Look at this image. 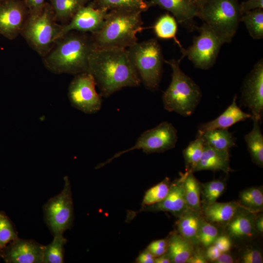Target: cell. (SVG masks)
<instances>
[{
  "label": "cell",
  "mask_w": 263,
  "mask_h": 263,
  "mask_svg": "<svg viewBox=\"0 0 263 263\" xmlns=\"http://www.w3.org/2000/svg\"><path fill=\"white\" fill-rule=\"evenodd\" d=\"M88 72L94 77L100 95L105 97L124 87H137L141 83L127 49H95L90 57Z\"/></svg>",
  "instance_id": "6da1fadb"
},
{
  "label": "cell",
  "mask_w": 263,
  "mask_h": 263,
  "mask_svg": "<svg viewBox=\"0 0 263 263\" xmlns=\"http://www.w3.org/2000/svg\"><path fill=\"white\" fill-rule=\"evenodd\" d=\"M96 49L91 34L70 32L57 39L43 57L44 65L56 74L88 72L90 56Z\"/></svg>",
  "instance_id": "7a4b0ae2"
},
{
  "label": "cell",
  "mask_w": 263,
  "mask_h": 263,
  "mask_svg": "<svg viewBox=\"0 0 263 263\" xmlns=\"http://www.w3.org/2000/svg\"><path fill=\"white\" fill-rule=\"evenodd\" d=\"M143 12L134 8L109 10L101 28L91 34L95 48L127 49L137 42L136 34L145 29L141 18Z\"/></svg>",
  "instance_id": "3957f363"
},
{
  "label": "cell",
  "mask_w": 263,
  "mask_h": 263,
  "mask_svg": "<svg viewBox=\"0 0 263 263\" xmlns=\"http://www.w3.org/2000/svg\"><path fill=\"white\" fill-rule=\"evenodd\" d=\"M182 58L165 60L172 69L171 82L162 99L165 109L184 116L191 115L199 104L202 93L198 85L181 69Z\"/></svg>",
  "instance_id": "277c9868"
},
{
  "label": "cell",
  "mask_w": 263,
  "mask_h": 263,
  "mask_svg": "<svg viewBox=\"0 0 263 263\" xmlns=\"http://www.w3.org/2000/svg\"><path fill=\"white\" fill-rule=\"evenodd\" d=\"M243 15L238 0H207L199 10V18L224 44L232 41Z\"/></svg>",
  "instance_id": "5b68a950"
},
{
  "label": "cell",
  "mask_w": 263,
  "mask_h": 263,
  "mask_svg": "<svg viewBox=\"0 0 263 263\" xmlns=\"http://www.w3.org/2000/svg\"><path fill=\"white\" fill-rule=\"evenodd\" d=\"M56 22L50 4L46 2L39 10L29 13L20 34L43 57L53 46L60 31L61 25Z\"/></svg>",
  "instance_id": "8992f818"
},
{
  "label": "cell",
  "mask_w": 263,
  "mask_h": 263,
  "mask_svg": "<svg viewBox=\"0 0 263 263\" xmlns=\"http://www.w3.org/2000/svg\"><path fill=\"white\" fill-rule=\"evenodd\" d=\"M141 82L151 91L159 88L165 60L156 38L136 42L127 49Z\"/></svg>",
  "instance_id": "52a82bcc"
},
{
  "label": "cell",
  "mask_w": 263,
  "mask_h": 263,
  "mask_svg": "<svg viewBox=\"0 0 263 263\" xmlns=\"http://www.w3.org/2000/svg\"><path fill=\"white\" fill-rule=\"evenodd\" d=\"M61 191L50 198L43 207L44 220L53 235L63 234L72 226L74 206L71 184L67 176L64 178Z\"/></svg>",
  "instance_id": "ba28073f"
},
{
  "label": "cell",
  "mask_w": 263,
  "mask_h": 263,
  "mask_svg": "<svg viewBox=\"0 0 263 263\" xmlns=\"http://www.w3.org/2000/svg\"><path fill=\"white\" fill-rule=\"evenodd\" d=\"M177 139V131L172 124L163 122L143 132L133 146L115 153L105 162L98 164L96 169L101 168L123 154L134 150H142L147 154L164 152L174 148Z\"/></svg>",
  "instance_id": "9c48e42d"
},
{
  "label": "cell",
  "mask_w": 263,
  "mask_h": 263,
  "mask_svg": "<svg viewBox=\"0 0 263 263\" xmlns=\"http://www.w3.org/2000/svg\"><path fill=\"white\" fill-rule=\"evenodd\" d=\"M196 30L199 35L194 37L191 45L181 50V58L187 56L195 68L207 70L215 63L223 44L207 24L204 23L201 26H197Z\"/></svg>",
  "instance_id": "30bf717a"
},
{
  "label": "cell",
  "mask_w": 263,
  "mask_h": 263,
  "mask_svg": "<svg viewBox=\"0 0 263 263\" xmlns=\"http://www.w3.org/2000/svg\"><path fill=\"white\" fill-rule=\"evenodd\" d=\"M96 83L88 72L77 74L70 82L68 96L72 106L88 114L98 112L102 106V96L95 90Z\"/></svg>",
  "instance_id": "8fae6325"
},
{
  "label": "cell",
  "mask_w": 263,
  "mask_h": 263,
  "mask_svg": "<svg viewBox=\"0 0 263 263\" xmlns=\"http://www.w3.org/2000/svg\"><path fill=\"white\" fill-rule=\"evenodd\" d=\"M108 12L91 2L80 9L67 23L61 25L56 41L71 31L91 34L98 31L102 27Z\"/></svg>",
  "instance_id": "7c38bea8"
},
{
  "label": "cell",
  "mask_w": 263,
  "mask_h": 263,
  "mask_svg": "<svg viewBox=\"0 0 263 263\" xmlns=\"http://www.w3.org/2000/svg\"><path fill=\"white\" fill-rule=\"evenodd\" d=\"M242 102L261 122L263 111V60L260 59L246 77L242 87Z\"/></svg>",
  "instance_id": "4fadbf2b"
},
{
  "label": "cell",
  "mask_w": 263,
  "mask_h": 263,
  "mask_svg": "<svg viewBox=\"0 0 263 263\" xmlns=\"http://www.w3.org/2000/svg\"><path fill=\"white\" fill-rule=\"evenodd\" d=\"M28 15L24 0H7L0 3V34L9 39L17 38Z\"/></svg>",
  "instance_id": "5bb4252c"
},
{
  "label": "cell",
  "mask_w": 263,
  "mask_h": 263,
  "mask_svg": "<svg viewBox=\"0 0 263 263\" xmlns=\"http://www.w3.org/2000/svg\"><path fill=\"white\" fill-rule=\"evenodd\" d=\"M44 247L33 240L18 237L7 246L1 257L7 263H43Z\"/></svg>",
  "instance_id": "9a60e30c"
},
{
  "label": "cell",
  "mask_w": 263,
  "mask_h": 263,
  "mask_svg": "<svg viewBox=\"0 0 263 263\" xmlns=\"http://www.w3.org/2000/svg\"><path fill=\"white\" fill-rule=\"evenodd\" d=\"M188 208L184 188V175L181 173L179 178L171 183L169 193L162 201L146 206L138 212L145 211L167 212L178 218Z\"/></svg>",
  "instance_id": "2e32d148"
},
{
  "label": "cell",
  "mask_w": 263,
  "mask_h": 263,
  "mask_svg": "<svg viewBox=\"0 0 263 263\" xmlns=\"http://www.w3.org/2000/svg\"><path fill=\"white\" fill-rule=\"evenodd\" d=\"M148 2L150 7L158 6L170 12L188 31L196 30L194 19L199 17V11L190 0H150Z\"/></svg>",
  "instance_id": "e0dca14e"
},
{
  "label": "cell",
  "mask_w": 263,
  "mask_h": 263,
  "mask_svg": "<svg viewBox=\"0 0 263 263\" xmlns=\"http://www.w3.org/2000/svg\"><path fill=\"white\" fill-rule=\"evenodd\" d=\"M257 213L241 207L225 226L226 235L237 241L253 238L258 233L254 227Z\"/></svg>",
  "instance_id": "ac0fdd59"
},
{
  "label": "cell",
  "mask_w": 263,
  "mask_h": 263,
  "mask_svg": "<svg viewBox=\"0 0 263 263\" xmlns=\"http://www.w3.org/2000/svg\"><path fill=\"white\" fill-rule=\"evenodd\" d=\"M236 99L237 96L235 95L230 105L216 118L199 125L196 137L208 130L228 129L237 122L251 118V114L243 112L238 107L236 103Z\"/></svg>",
  "instance_id": "d6986e66"
},
{
  "label": "cell",
  "mask_w": 263,
  "mask_h": 263,
  "mask_svg": "<svg viewBox=\"0 0 263 263\" xmlns=\"http://www.w3.org/2000/svg\"><path fill=\"white\" fill-rule=\"evenodd\" d=\"M230 154L228 151H223L205 145L201 158L193 170L222 171L228 174L233 171L230 167Z\"/></svg>",
  "instance_id": "ffe728a7"
},
{
  "label": "cell",
  "mask_w": 263,
  "mask_h": 263,
  "mask_svg": "<svg viewBox=\"0 0 263 263\" xmlns=\"http://www.w3.org/2000/svg\"><path fill=\"white\" fill-rule=\"evenodd\" d=\"M241 207L238 202H217L202 206V214L207 221L225 226Z\"/></svg>",
  "instance_id": "44dd1931"
},
{
  "label": "cell",
  "mask_w": 263,
  "mask_h": 263,
  "mask_svg": "<svg viewBox=\"0 0 263 263\" xmlns=\"http://www.w3.org/2000/svg\"><path fill=\"white\" fill-rule=\"evenodd\" d=\"M178 218L177 232L193 245H198V234L203 219L202 213L188 208Z\"/></svg>",
  "instance_id": "7402d4cb"
},
{
  "label": "cell",
  "mask_w": 263,
  "mask_h": 263,
  "mask_svg": "<svg viewBox=\"0 0 263 263\" xmlns=\"http://www.w3.org/2000/svg\"><path fill=\"white\" fill-rule=\"evenodd\" d=\"M166 253L172 263H186L192 255L195 246L177 231L172 232L167 239Z\"/></svg>",
  "instance_id": "603a6c76"
},
{
  "label": "cell",
  "mask_w": 263,
  "mask_h": 263,
  "mask_svg": "<svg viewBox=\"0 0 263 263\" xmlns=\"http://www.w3.org/2000/svg\"><path fill=\"white\" fill-rule=\"evenodd\" d=\"M198 137L203 140L205 145L220 150L229 151L235 145L236 139L227 129L208 130Z\"/></svg>",
  "instance_id": "cb8c5ba5"
},
{
  "label": "cell",
  "mask_w": 263,
  "mask_h": 263,
  "mask_svg": "<svg viewBox=\"0 0 263 263\" xmlns=\"http://www.w3.org/2000/svg\"><path fill=\"white\" fill-rule=\"evenodd\" d=\"M92 0H50L56 21L67 23L83 6Z\"/></svg>",
  "instance_id": "d4e9b609"
},
{
  "label": "cell",
  "mask_w": 263,
  "mask_h": 263,
  "mask_svg": "<svg viewBox=\"0 0 263 263\" xmlns=\"http://www.w3.org/2000/svg\"><path fill=\"white\" fill-rule=\"evenodd\" d=\"M253 126L250 132L244 136L252 161L260 167L263 166V136L259 119L253 118Z\"/></svg>",
  "instance_id": "484cf974"
},
{
  "label": "cell",
  "mask_w": 263,
  "mask_h": 263,
  "mask_svg": "<svg viewBox=\"0 0 263 263\" xmlns=\"http://www.w3.org/2000/svg\"><path fill=\"white\" fill-rule=\"evenodd\" d=\"M183 175L185 195L188 207L202 213L201 183L194 176L193 172L186 171Z\"/></svg>",
  "instance_id": "4316f807"
},
{
  "label": "cell",
  "mask_w": 263,
  "mask_h": 263,
  "mask_svg": "<svg viewBox=\"0 0 263 263\" xmlns=\"http://www.w3.org/2000/svg\"><path fill=\"white\" fill-rule=\"evenodd\" d=\"M152 28L157 38L164 39H173L181 50L184 48L176 38L177 21L172 15L168 13L162 15Z\"/></svg>",
  "instance_id": "83f0119b"
},
{
  "label": "cell",
  "mask_w": 263,
  "mask_h": 263,
  "mask_svg": "<svg viewBox=\"0 0 263 263\" xmlns=\"http://www.w3.org/2000/svg\"><path fill=\"white\" fill-rule=\"evenodd\" d=\"M238 203L240 206L254 213L261 212L263 208V192L262 188L252 187L241 191Z\"/></svg>",
  "instance_id": "f1b7e54d"
},
{
  "label": "cell",
  "mask_w": 263,
  "mask_h": 263,
  "mask_svg": "<svg viewBox=\"0 0 263 263\" xmlns=\"http://www.w3.org/2000/svg\"><path fill=\"white\" fill-rule=\"evenodd\" d=\"M243 22L250 36L255 39L263 38V9H256L243 14Z\"/></svg>",
  "instance_id": "f546056e"
},
{
  "label": "cell",
  "mask_w": 263,
  "mask_h": 263,
  "mask_svg": "<svg viewBox=\"0 0 263 263\" xmlns=\"http://www.w3.org/2000/svg\"><path fill=\"white\" fill-rule=\"evenodd\" d=\"M66 243L67 240L63 234L54 235L52 242L45 245L43 263H64V247Z\"/></svg>",
  "instance_id": "4dcf8cb0"
},
{
  "label": "cell",
  "mask_w": 263,
  "mask_h": 263,
  "mask_svg": "<svg viewBox=\"0 0 263 263\" xmlns=\"http://www.w3.org/2000/svg\"><path fill=\"white\" fill-rule=\"evenodd\" d=\"M205 143L200 137L191 141L183 151L185 160L186 171L193 170L200 161L202 156Z\"/></svg>",
  "instance_id": "1f68e13d"
},
{
  "label": "cell",
  "mask_w": 263,
  "mask_h": 263,
  "mask_svg": "<svg viewBox=\"0 0 263 263\" xmlns=\"http://www.w3.org/2000/svg\"><path fill=\"white\" fill-rule=\"evenodd\" d=\"M201 186L202 206L211 204L216 202L226 188L225 182L219 179L213 180L203 184L201 183Z\"/></svg>",
  "instance_id": "d6a6232c"
},
{
  "label": "cell",
  "mask_w": 263,
  "mask_h": 263,
  "mask_svg": "<svg viewBox=\"0 0 263 263\" xmlns=\"http://www.w3.org/2000/svg\"><path fill=\"white\" fill-rule=\"evenodd\" d=\"M171 182L167 177L161 182L147 190L143 197L141 208L162 201L168 195Z\"/></svg>",
  "instance_id": "836d02e7"
},
{
  "label": "cell",
  "mask_w": 263,
  "mask_h": 263,
  "mask_svg": "<svg viewBox=\"0 0 263 263\" xmlns=\"http://www.w3.org/2000/svg\"><path fill=\"white\" fill-rule=\"evenodd\" d=\"M14 224L6 213L0 211V258L5 248L18 238Z\"/></svg>",
  "instance_id": "e575fe53"
},
{
  "label": "cell",
  "mask_w": 263,
  "mask_h": 263,
  "mask_svg": "<svg viewBox=\"0 0 263 263\" xmlns=\"http://www.w3.org/2000/svg\"><path fill=\"white\" fill-rule=\"evenodd\" d=\"M97 7L108 11L117 8L139 9L144 12L149 8L148 1L145 0H92Z\"/></svg>",
  "instance_id": "d590c367"
},
{
  "label": "cell",
  "mask_w": 263,
  "mask_h": 263,
  "mask_svg": "<svg viewBox=\"0 0 263 263\" xmlns=\"http://www.w3.org/2000/svg\"><path fill=\"white\" fill-rule=\"evenodd\" d=\"M220 235L218 227L203 217L198 237V245L207 248L211 245Z\"/></svg>",
  "instance_id": "8d00e7d4"
},
{
  "label": "cell",
  "mask_w": 263,
  "mask_h": 263,
  "mask_svg": "<svg viewBox=\"0 0 263 263\" xmlns=\"http://www.w3.org/2000/svg\"><path fill=\"white\" fill-rule=\"evenodd\" d=\"M242 263H262L263 257L262 252L257 248H248L244 251L240 257Z\"/></svg>",
  "instance_id": "74e56055"
},
{
  "label": "cell",
  "mask_w": 263,
  "mask_h": 263,
  "mask_svg": "<svg viewBox=\"0 0 263 263\" xmlns=\"http://www.w3.org/2000/svg\"><path fill=\"white\" fill-rule=\"evenodd\" d=\"M167 246V239H159L151 242L146 249L155 258L165 253Z\"/></svg>",
  "instance_id": "f35d334b"
},
{
  "label": "cell",
  "mask_w": 263,
  "mask_h": 263,
  "mask_svg": "<svg viewBox=\"0 0 263 263\" xmlns=\"http://www.w3.org/2000/svg\"><path fill=\"white\" fill-rule=\"evenodd\" d=\"M212 244L222 253L230 250L232 246V241L226 234L220 235Z\"/></svg>",
  "instance_id": "ab89813d"
},
{
  "label": "cell",
  "mask_w": 263,
  "mask_h": 263,
  "mask_svg": "<svg viewBox=\"0 0 263 263\" xmlns=\"http://www.w3.org/2000/svg\"><path fill=\"white\" fill-rule=\"evenodd\" d=\"M240 6L243 14L256 9H263V0H247L241 2Z\"/></svg>",
  "instance_id": "60d3db41"
},
{
  "label": "cell",
  "mask_w": 263,
  "mask_h": 263,
  "mask_svg": "<svg viewBox=\"0 0 263 263\" xmlns=\"http://www.w3.org/2000/svg\"><path fill=\"white\" fill-rule=\"evenodd\" d=\"M187 263H207L205 252L199 248L194 249L192 255L187 261Z\"/></svg>",
  "instance_id": "b9f144b4"
},
{
  "label": "cell",
  "mask_w": 263,
  "mask_h": 263,
  "mask_svg": "<svg viewBox=\"0 0 263 263\" xmlns=\"http://www.w3.org/2000/svg\"><path fill=\"white\" fill-rule=\"evenodd\" d=\"M29 13L35 12L41 9L45 4V0H24Z\"/></svg>",
  "instance_id": "7bdbcfd3"
},
{
  "label": "cell",
  "mask_w": 263,
  "mask_h": 263,
  "mask_svg": "<svg viewBox=\"0 0 263 263\" xmlns=\"http://www.w3.org/2000/svg\"><path fill=\"white\" fill-rule=\"evenodd\" d=\"M155 257L147 249L142 251L136 259L138 263H154Z\"/></svg>",
  "instance_id": "ee69618b"
},
{
  "label": "cell",
  "mask_w": 263,
  "mask_h": 263,
  "mask_svg": "<svg viewBox=\"0 0 263 263\" xmlns=\"http://www.w3.org/2000/svg\"><path fill=\"white\" fill-rule=\"evenodd\" d=\"M205 256L208 261L214 262L218 256L221 254L218 249L213 244L206 248Z\"/></svg>",
  "instance_id": "f6af8a7d"
},
{
  "label": "cell",
  "mask_w": 263,
  "mask_h": 263,
  "mask_svg": "<svg viewBox=\"0 0 263 263\" xmlns=\"http://www.w3.org/2000/svg\"><path fill=\"white\" fill-rule=\"evenodd\" d=\"M235 262L234 257L227 252L220 254L214 262L215 263H233Z\"/></svg>",
  "instance_id": "bcb514c9"
},
{
  "label": "cell",
  "mask_w": 263,
  "mask_h": 263,
  "mask_svg": "<svg viewBox=\"0 0 263 263\" xmlns=\"http://www.w3.org/2000/svg\"><path fill=\"white\" fill-rule=\"evenodd\" d=\"M254 227L258 233L262 234L263 233V214H256L254 219Z\"/></svg>",
  "instance_id": "7dc6e473"
},
{
  "label": "cell",
  "mask_w": 263,
  "mask_h": 263,
  "mask_svg": "<svg viewBox=\"0 0 263 263\" xmlns=\"http://www.w3.org/2000/svg\"><path fill=\"white\" fill-rule=\"evenodd\" d=\"M155 263H171V260L167 253L166 252L163 255L155 257L154 259Z\"/></svg>",
  "instance_id": "c3c4849f"
},
{
  "label": "cell",
  "mask_w": 263,
  "mask_h": 263,
  "mask_svg": "<svg viewBox=\"0 0 263 263\" xmlns=\"http://www.w3.org/2000/svg\"><path fill=\"white\" fill-rule=\"evenodd\" d=\"M195 6L199 10L203 7L207 0H190Z\"/></svg>",
  "instance_id": "681fc988"
},
{
  "label": "cell",
  "mask_w": 263,
  "mask_h": 263,
  "mask_svg": "<svg viewBox=\"0 0 263 263\" xmlns=\"http://www.w3.org/2000/svg\"><path fill=\"white\" fill-rule=\"evenodd\" d=\"M6 0H0V3L2 2H3L4 1H6Z\"/></svg>",
  "instance_id": "f907efd6"
}]
</instances>
